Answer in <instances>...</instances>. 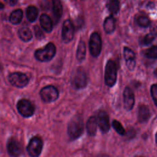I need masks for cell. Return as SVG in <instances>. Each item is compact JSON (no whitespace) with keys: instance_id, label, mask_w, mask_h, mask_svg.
Listing matches in <instances>:
<instances>
[{"instance_id":"1","label":"cell","mask_w":157,"mask_h":157,"mask_svg":"<svg viewBox=\"0 0 157 157\" xmlns=\"http://www.w3.org/2000/svg\"><path fill=\"white\" fill-rule=\"evenodd\" d=\"M83 132V121L81 117H74L69 121L67 127V134L69 138L75 140L78 138Z\"/></svg>"},{"instance_id":"2","label":"cell","mask_w":157,"mask_h":157,"mask_svg":"<svg viewBox=\"0 0 157 157\" xmlns=\"http://www.w3.org/2000/svg\"><path fill=\"white\" fill-rule=\"evenodd\" d=\"M56 53V48L55 45L50 42L47 44L44 48L37 50L35 52V58L40 61L46 62L51 60Z\"/></svg>"},{"instance_id":"3","label":"cell","mask_w":157,"mask_h":157,"mask_svg":"<svg viewBox=\"0 0 157 157\" xmlns=\"http://www.w3.org/2000/svg\"><path fill=\"white\" fill-rule=\"evenodd\" d=\"M117 66L114 61L112 60H109L107 62L105 68V84L112 87L116 83L117 80Z\"/></svg>"},{"instance_id":"4","label":"cell","mask_w":157,"mask_h":157,"mask_svg":"<svg viewBox=\"0 0 157 157\" xmlns=\"http://www.w3.org/2000/svg\"><path fill=\"white\" fill-rule=\"evenodd\" d=\"M102 40L99 34L94 32L91 34L89 41V49L91 55L93 57H98L101 51Z\"/></svg>"},{"instance_id":"5","label":"cell","mask_w":157,"mask_h":157,"mask_svg":"<svg viewBox=\"0 0 157 157\" xmlns=\"http://www.w3.org/2000/svg\"><path fill=\"white\" fill-rule=\"evenodd\" d=\"M40 96L45 102H51L56 101L59 96L58 90L52 85H48L41 89Z\"/></svg>"},{"instance_id":"6","label":"cell","mask_w":157,"mask_h":157,"mask_svg":"<svg viewBox=\"0 0 157 157\" xmlns=\"http://www.w3.org/2000/svg\"><path fill=\"white\" fill-rule=\"evenodd\" d=\"M43 147V142L40 137H34L28 143L26 150L31 157H37L40 154Z\"/></svg>"},{"instance_id":"7","label":"cell","mask_w":157,"mask_h":157,"mask_svg":"<svg viewBox=\"0 0 157 157\" xmlns=\"http://www.w3.org/2000/svg\"><path fill=\"white\" fill-rule=\"evenodd\" d=\"M17 107L19 113L24 117H29L34 114V107L28 99H20L17 103Z\"/></svg>"},{"instance_id":"8","label":"cell","mask_w":157,"mask_h":157,"mask_svg":"<svg viewBox=\"0 0 157 157\" xmlns=\"http://www.w3.org/2000/svg\"><path fill=\"white\" fill-rule=\"evenodd\" d=\"M8 79L13 86L18 88H23L29 82L28 77L25 74L21 72H13L10 74Z\"/></svg>"},{"instance_id":"9","label":"cell","mask_w":157,"mask_h":157,"mask_svg":"<svg viewBox=\"0 0 157 157\" xmlns=\"http://www.w3.org/2000/svg\"><path fill=\"white\" fill-rule=\"evenodd\" d=\"M87 84V77L84 70L82 67L77 69L72 79V85L77 89H82Z\"/></svg>"},{"instance_id":"10","label":"cell","mask_w":157,"mask_h":157,"mask_svg":"<svg viewBox=\"0 0 157 157\" xmlns=\"http://www.w3.org/2000/svg\"><path fill=\"white\" fill-rule=\"evenodd\" d=\"M74 27L72 21L69 20H66L62 28V39L66 43L71 42L74 37Z\"/></svg>"},{"instance_id":"11","label":"cell","mask_w":157,"mask_h":157,"mask_svg":"<svg viewBox=\"0 0 157 157\" xmlns=\"http://www.w3.org/2000/svg\"><path fill=\"white\" fill-rule=\"evenodd\" d=\"M97 121L100 130L103 133L107 132L110 129L109 118L107 113L104 111H99L97 115Z\"/></svg>"},{"instance_id":"12","label":"cell","mask_w":157,"mask_h":157,"mask_svg":"<svg viewBox=\"0 0 157 157\" xmlns=\"http://www.w3.org/2000/svg\"><path fill=\"white\" fill-rule=\"evenodd\" d=\"M7 150L8 153L12 157H18L22 151L20 144L15 139L10 138L7 144Z\"/></svg>"},{"instance_id":"13","label":"cell","mask_w":157,"mask_h":157,"mask_svg":"<svg viewBox=\"0 0 157 157\" xmlns=\"http://www.w3.org/2000/svg\"><path fill=\"white\" fill-rule=\"evenodd\" d=\"M134 94L129 87L126 86L123 91L124 107L127 110L132 109L134 104Z\"/></svg>"},{"instance_id":"14","label":"cell","mask_w":157,"mask_h":157,"mask_svg":"<svg viewBox=\"0 0 157 157\" xmlns=\"http://www.w3.org/2000/svg\"><path fill=\"white\" fill-rule=\"evenodd\" d=\"M150 117V112L148 106L140 105L138 109V120L140 123H144L148 121Z\"/></svg>"},{"instance_id":"15","label":"cell","mask_w":157,"mask_h":157,"mask_svg":"<svg viewBox=\"0 0 157 157\" xmlns=\"http://www.w3.org/2000/svg\"><path fill=\"white\" fill-rule=\"evenodd\" d=\"M41 27L47 33H50L53 29V23L51 18L47 14H42L40 17Z\"/></svg>"},{"instance_id":"16","label":"cell","mask_w":157,"mask_h":157,"mask_svg":"<svg viewBox=\"0 0 157 157\" xmlns=\"http://www.w3.org/2000/svg\"><path fill=\"white\" fill-rule=\"evenodd\" d=\"M98 125V124L96 117L93 116L90 117L86 123V130L90 136H93L96 134Z\"/></svg>"},{"instance_id":"17","label":"cell","mask_w":157,"mask_h":157,"mask_svg":"<svg viewBox=\"0 0 157 157\" xmlns=\"http://www.w3.org/2000/svg\"><path fill=\"white\" fill-rule=\"evenodd\" d=\"M52 6L55 21L56 23L60 19L63 12V7L60 0H52Z\"/></svg>"},{"instance_id":"18","label":"cell","mask_w":157,"mask_h":157,"mask_svg":"<svg viewBox=\"0 0 157 157\" xmlns=\"http://www.w3.org/2000/svg\"><path fill=\"white\" fill-rule=\"evenodd\" d=\"M115 25L116 21L115 19L113 18V16L110 15L105 19L103 24L104 29L106 33L110 34L113 33L115 29Z\"/></svg>"},{"instance_id":"19","label":"cell","mask_w":157,"mask_h":157,"mask_svg":"<svg viewBox=\"0 0 157 157\" xmlns=\"http://www.w3.org/2000/svg\"><path fill=\"white\" fill-rule=\"evenodd\" d=\"M18 36L21 40L24 42L29 41L33 37V34L31 30L26 27L21 28L18 32Z\"/></svg>"},{"instance_id":"20","label":"cell","mask_w":157,"mask_h":157,"mask_svg":"<svg viewBox=\"0 0 157 157\" xmlns=\"http://www.w3.org/2000/svg\"><path fill=\"white\" fill-rule=\"evenodd\" d=\"M23 18V11L21 9L13 10L9 16V21L11 23L17 25L20 23Z\"/></svg>"},{"instance_id":"21","label":"cell","mask_w":157,"mask_h":157,"mask_svg":"<svg viewBox=\"0 0 157 157\" xmlns=\"http://www.w3.org/2000/svg\"><path fill=\"white\" fill-rule=\"evenodd\" d=\"M26 17H27L28 20L30 22L33 23L37 18L38 10H37V7H36L35 6H30L28 7V8L26 9Z\"/></svg>"},{"instance_id":"22","label":"cell","mask_w":157,"mask_h":157,"mask_svg":"<svg viewBox=\"0 0 157 157\" xmlns=\"http://www.w3.org/2000/svg\"><path fill=\"white\" fill-rule=\"evenodd\" d=\"M106 6L109 11L112 14H117L120 10V2L118 0H107Z\"/></svg>"},{"instance_id":"23","label":"cell","mask_w":157,"mask_h":157,"mask_svg":"<svg viewBox=\"0 0 157 157\" xmlns=\"http://www.w3.org/2000/svg\"><path fill=\"white\" fill-rule=\"evenodd\" d=\"M86 55V46L85 44L83 41H80L78 45L76 56L78 60L82 61L85 59Z\"/></svg>"},{"instance_id":"24","label":"cell","mask_w":157,"mask_h":157,"mask_svg":"<svg viewBox=\"0 0 157 157\" xmlns=\"http://www.w3.org/2000/svg\"><path fill=\"white\" fill-rule=\"evenodd\" d=\"M144 55L145 56L150 59L157 58V45L151 46V47L145 50Z\"/></svg>"},{"instance_id":"25","label":"cell","mask_w":157,"mask_h":157,"mask_svg":"<svg viewBox=\"0 0 157 157\" xmlns=\"http://www.w3.org/2000/svg\"><path fill=\"white\" fill-rule=\"evenodd\" d=\"M137 23L139 26L142 28H147L151 23L150 20L145 15H140L137 18Z\"/></svg>"},{"instance_id":"26","label":"cell","mask_w":157,"mask_h":157,"mask_svg":"<svg viewBox=\"0 0 157 157\" xmlns=\"http://www.w3.org/2000/svg\"><path fill=\"white\" fill-rule=\"evenodd\" d=\"M123 55L126 61L135 59V54L134 52L131 48L127 47H124L123 48Z\"/></svg>"},{"instance_id":"27","label":"cell","mask_w":157,"mask_h":157,"mask_svg":"<svg viewBox=\"0 0 157 157\" xmlns=\"http://www.w3.org/2000/svg\"><path fill=\"white\" fill-rule=\"evenodd\" d=\"M156 35L154 33H150L146 34L141 40V43L144 45H148L155 40Z\"/></svg>"},{"instance_id":"28","label":"cell","mask_w":157,"mask_h":157,"mask_svg":"<svg viewBox=\"0 0 157 157\" xmlns=\"http://www.w3.org/2000/svg\"><path fill=\"white\" fill-rule=\"evenodd\" d=\"M112 126L113 127L114 129L120 135H124L125 134V130L123 128L122 124L120 123V121L117 120H113L112 121Z\"/></svg>"},{"instance_id":"29","label":"cell","mask_w":157,"mask_h":157,"mask_svg":"<svg viewBox=\"0 0 157 157\" xmlns=\"http://www.w3.org/2000/svg\"><path fill=\"white\" fill-rule=\"evenodd\" d=\"M150 93L154 103L157 107V84H153L151 85Z\"/></svg>"},{"instance_id":"30","label":"cell","mask_w":157,"mask_h":157,"mask_svg":"<svg viewBox=\"0 0 157 157\" xmlns=\"http://www.w3.org/2000/svg\"><path fill=\"white\" fill-rule=\"evenodd\" d=\"M35 36L37 39L41 40L44 38V35L38 26H35L34 28Z\"/></svg>"},{"instance_id":"31","label":"cell","mask_w":157,"mask_h":157,"mask_svg":"<svg viewBox=\"0 0 157 157\" xmlns=\"http://www.w3.org/2000/svg\"><path fill=\"white\" fill-rule=\"evenodd\" d=\"M126 64L127 67L130 71H133L136 66V60H131L129 61H126Z\"/></svg>"},{"instance_id":"32","label":"cell","mask_w":157,"mask_h":157,"mask_svg":"<svg viewBox=\"0 0 157 157\" xmlns=\"http://www.w3.org/2000/svg\"><path fill=\"white\" fill-rule=\"evenodd\" d=\"M5 1L10 6H14L17 4L18 0H5Z\"/></svg>"},{"instance_id":"33","label":"cell","mask_w":157,"mask_h":157,"mask_svg":"<svg viewBox=\"0 0 157 157\" xmlns=\"http://www.w3.org/2000/svg\"><path fill=\"white\" fill-rule=\"evenodd\" d=\"M154 7H155V4L153 2H149L148 4V5H147V7L148 9H153Z\"/></svg>"},{"instance_id":"34","label":"cell","mask_w":157,"mask_h":157,"mask_svg":"<svg viewBox=\"0 0 157 157\" xmlns=\"http://www.w3.org/2000/svg\"><path fill=\"white\" fill-rule=\"evenodd\" d=\"M153 73H154V75L157 77V67L155 69V71H154Z\"/></svg>"},{"instance_id":"35","label":"cell","mask_w":157,"mask_h":157,"mask_svg":"<svg viewBox=\"0 0 157 157\" xmlns=\"http://www.w3.org/2000/svg\"><path fill=\"white\" fill-rule=\"evenodd\" d=\"M98 157H109V156L106 155H99Z\"/></svg>"},{"instance_id":"36","label":"cell","mask_w":157,"mask_h":157,"mask_svg":"<svg viewBox=\"0 0 157 157\" xmlns=\"http://www.w3.org/2000/svg\"><path fill=\"white\" fill-rule=\"evenodd\" d=\"M155 142L157 144V132H156V133L155 134Z\"/></svg>"},{"instance_id":"37","label":"cell","mask_w":157,"mask_h":157,"mask_svg":"<svg viewBox=\"0 0 157 157\" xmlns=\"http://www.w3.org/2000/svg\"><path fill=\"white\" fill-rule=\"evenodd\" d=\"M135 157H142V156H135Z\"/></svg>"}]
</instances>
